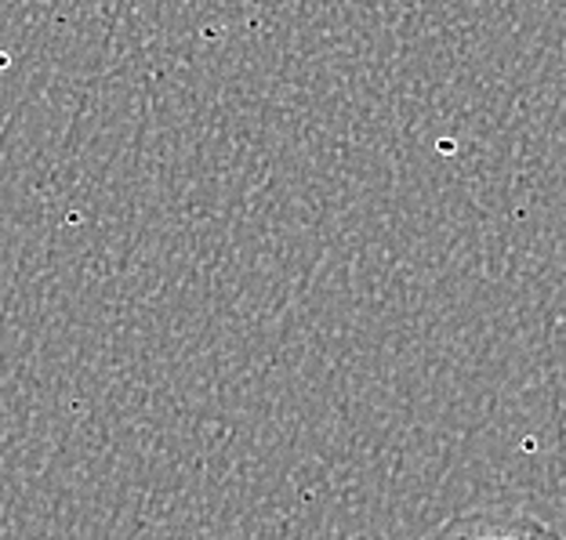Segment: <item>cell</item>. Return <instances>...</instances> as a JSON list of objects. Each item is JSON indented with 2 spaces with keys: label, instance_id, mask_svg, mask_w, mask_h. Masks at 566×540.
Segmentation results:
<instances>
[{
  "label": "cell",
  "instance_id": "6da1fadb",
  "mask_svg": "<svg viewBox=\"0 0 566 540\" xmlns=\"http://www.w3.org/2000/svg\"><path fill=\"white\" fill-rule=\"evenodd\" d=\"M421 540H563V533L523 508H472Z\"/></svg>",
  "mask_w": 566,
  "mask_h": 540
}]
</instances>
